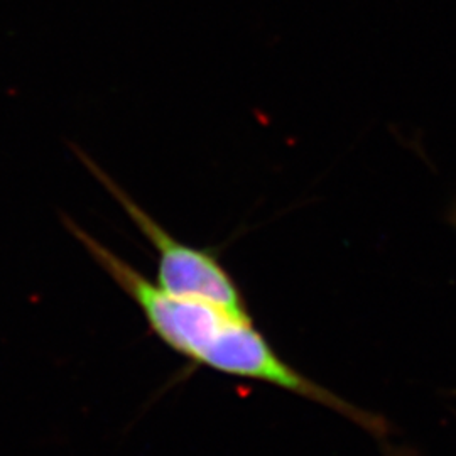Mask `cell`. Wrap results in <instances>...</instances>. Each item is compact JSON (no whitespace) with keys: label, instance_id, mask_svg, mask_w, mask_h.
I'll list each match as a JSON object with an SVG mask.
<instances>
[{"label":"cell","instance_id":"cell-1","mask_svg":"<svg viewBox=\"0 0 456 456\" xmlns=\"http://www.w3.org/2000/svg\"><path fill=\"white\" fill-rule=\"evenodd\" d=\"M66 227L139 306L151 330L181 355L224 374L256 379L333 408L350 409L281 359L252 325L248 313L167 293L73 220H66Z\"/></svg>","mask_w":456,"mask_h":456},{"label":"cell","instance_id":"cell-2","mask_svg":"<svg viewBox=\"0 0 456 456\" xmlns=\"http://www.w3.org/2000/svg\"><path fill=\"white\" fill-rule=\"evenodd\" d=\"M82 161L94 173L118 205L129 215L134 225L152 244L158 254L156 284L167 293L186 297L205 299L228 310L248 313L240 286L220 262L218 256L208 248H198L183 244L166 228L144 212L97 164L82 154Z\"/></svg>","mask_w":456,"mask_h":456},{"label":"cell","instance_id":"cell-3","mask_svg":"<svg viewBox=\"0 0 456 456\" xmlns=\"http://www.w3.org/2000/svg\"><path fill=\"white\" fill-rule=\"evenodd\" d=\"M450 222L456 227V208H453V212L450 213Z\"/></svg>","mask_w":456,"mask_h":456}]
</instances>
